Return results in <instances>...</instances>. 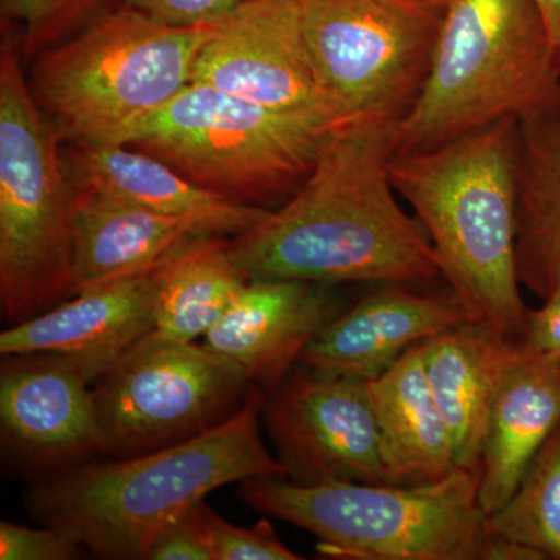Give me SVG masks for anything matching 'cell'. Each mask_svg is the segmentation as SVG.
<instances>
[{
	"label": "cell",
	"mask_w": 560,
	"mask_h": 560,
	"mask_svg": "<svg viewBox=\"0 0 560 560\" xmlns=\"http://www.w3.org/2000/svg\"><path fill=\"white\" fill-rule=\"evenodd\" d=\"M389 131L357 121L334 131L290 200L231 241L249 279L408 285L442 278L429 234L394 195Z\"/></svg>",
	"instance_id": "obj_1"
},
{
	"label": "cell",
	"mask_w": 560,
	"mask_h": 560,
	"mask_svg": "<svg viewBox=\"0 0 560 560\" xmlns=\"http://www.w3.org/2000/svg\"><path fill=\"white\" fill-rule=\"evenodd\" d=\"M267 393L253 385L237 415L215 429L142 455L79 463L40 475L27 490L28 512L102 559H147L165 525L213 490L287 471L265 447Z\"/></svg>",
	"instance_id": "obj_2"
},
{
	"label": "cell",
	"mask_w": 560,
	"mask_h": 560,
	"mask_svg": "<svg viewBox=\"0 0 560 560\" xmlns=\"http://www.w3.org/2000/svg\"><path fill=\"white\" fill-rule=\"evenodd\" d=\"M521 120L423 151L393 154L389 175L429 234L448 289L471 316L522 338L517 272Z\"/></svg>",
	"instance_id": "obj_3"
},
{
	"label": "cell",
	"mask_w": 560,
	"mask_h": 560,
	"mask_svg": "<svg viewBox=\"0 0 560 560\" xmlns=\"http://www.w3.org/2000/svg\"><path fill=\"white\" fill-rule=\"evenodd\" d=\"M560 105V61L534 0H445L429 72L390 127L393 154Z\"/></svg>",
	"instance_id": "obj_4"
},
{
	"label": "cell",
	"mask_w": 560,
	"mask_h": 560,
	"mask_svg": "<svg viewBox=\"0 0 560 560\" xmlns=\"http://www.w3.org/2000/svg\"><path fill=\"white\" fill-rule=\"evenodd\" d=\"M215 27H172L120 5L36 55L33 97L61 140L116 143L191 83Z\"/></svg>",
	"instance_id": "obj_5"
},
{
	"label": "cell",
	"mask_w": 560,
	"mask_h": 560,
	"mask_svg": "<svg viewBox=\"0 0 560 560\" xmlns=\"http://www.w3.org/2000/svg\"><path fill=\"white\" fill-rule=\"evenodd\" d=\"M480 481L481 466L412 486L256 478L241 482V497L253 510L318 537L319 551L330 558L481 560L488 515Z\"/></svg>",
	"instance_id": "obj_6"
},
{
	"label": "cell",
	"mask_w": 560,
	"mask_h": 560,
	"mask_svg": "<svg viewBox=\"0 0 560 560\" xmlns=\"http://www.w3.org/2000/svg\"><path fill=\"white\" fill-rule=\"evenodd\" d=\"M10 38L0 55V301L11 326L72 298L73 186Z\"/></svg>",
	"instance_id": "obj_7"
},
{
	"label": "cell",
	"mask_w": 560,
	"mask_h": 560,
	"mask_svg": "<svg viewBox=\"0 0 560 560\" xmlns=\"http://www.w3.org/2000/svg\"><path fill=\"white\" fill-rule=\"evenodd\" d=\"M345 121L280 110L191 81L116 143L145 151L231 200L259 202L300 187Z\"/></svg>",
	"instance_id": "obj_8"
},
{
	"label": "cell",
	"mask_w": 560,
	"mask_h": 560,
	"mask_svg": "<svg viewBox=\"0 0 560 560\" xmlns=\"http://www.w3.org/2000/svg\"><path fill=\"white\" fill-rule=\"evenodd\" d=\"M313 68L346 121L390 128L418 97L444 5L433 0H300Z\"/></svg>",
	"instance_id": "obj_9"
},
{
	"label": "cell",
	"mask_w": 560,
	"mask_h": 560,
	"mask_svg": "<svg viewBox=\"0 0 560 560\" xmlns=\"http://www.w3.org/2000/svg\"><path fill=\"white\" fill-rule=\"evenodd\" d=\"M92 385L101 455L127 458L215 429L242 410L254 383L208 346L154 329Z\"/></svg>",
	"instance_id": "obj_10"
},
{
	"label": "cell",
	"mask_w": 560,
	"mask_h": 560,
	"mask_svg": "<svg viewBox=\"0 0 560 560\" xmlns=\"http://www.w3.org/2000/svg\"><path fill=\"white\" fill-rule=\"evenodd\" d=\"M261 422L287 480L396 485L368 381L305 366L267 394Z\"/></svg>",
	"instance_id": "obj_11"
},
{
	"label": "cell",
	"mask_w": 560,
	"mask_h": 560,
	"mask_svg": "<svg viewBox=\"0 0 560 560\" xmlns=\"http://www.w3.org/2000/svg\"><path fill=\"white\" fill-rule=\"evenodd\" d=\"M191 81L268 108L348 124L313 68L300 0H249L217 25Z\"/></svg>",
	"instance_id": "obj_12"
},
{
	"label": "cell",
	"mask_w": 560,
	"mask_h": 560,
	"mask_svg": "<svg viewBox=\"0 0 560 560\" xmlns=\"http://www.w3.org/2000/svg\"><path fill=\"white\" fill-rule=\"evenodd\" d=\"M0 429L7 451L40 475L101 455L91 383L58 353L3 355Z\"/></svg>",
	"instance_id": "obj_13"
},
{
	"label": "cell",
	"mask_w": 560,
	"mask_h": 560,
	"mask_svg": "<svg viewBox=\"0 0 560 560\" xmlns=\"http://www.w3.org/2000/svg\"><path fill=\"white\" fill-rule=\"evenodd\" d=\"M176 256L81 291L49 312L11 326L0 335V353L51 352L68 357L92 385L156 329L158 298Z\"/></svg>",
	"instance_id": "obj_14"
},
{
	"label": "cell",
	"mask_w": 560,
	"mask_h": 560,
	"mask_svg": "<svg viewBox=\"0 0 560 560\" xmlns=\"http://www.w3.org/2000/svg\"><path fill=\"white\" fill-rule=\"evenodd\" d=\"M326 283L249 279L202 345L235 361L249 381L271 393L320 330L341 313Z\"/></svg>",
	"instance_id": "obj_15"
},
{
	"label": "cell",
	"mask_w": 560,
	"mask_h": 560,
	"mask_svg": "<svg viewBox=\"0 0 560 560\" xmlns=\"http://www.w3.org/2000/svg\"><path fill=\"white\" fill-rule=\"evenodd\" d=\"M477 320L451 289L418 293L388 283L331 319L300 363L326 374L371 381L419 342Z\"/></svg>",
	"instance_id": "obj_16"
},
{
	"label": "cell",
	"mask_w": 560,
	"mask_h": 560,
	"mask_svg": "<svg viewBox=\"0 0 560 560\" xmlns=\"http://www.w3.org/2000/svg\"><path fill=\"white\" fill-rule=\"evenodd\" d=\"M65 167L73 187L94 189L165 215L200 223L215 237H241L270 210L205 189L167 162L121 143L73 145Z\"/></svg>",
	"instance_id": "obj_17"
},
{
	"label": "cell",
	"mask_w": 560,
	"mask_h": 560,
	"mask_svg": "<svg viewBox=\"0 0 560 560\" xmlns=\"http://www.w3.org/2000/svg\"><path fill=\"white\" fill-rule=\"evenodd\" d=\"M210 235L197 221L73 187L72 296L147 270Z\"/></svg>",
	"instance_id": "obj_18"
},
{
	"label": "cell",
	"mask_w": 560,
	"mask_h": 560,
	"mask_svg": "<svg viewBox=\"0 0 560 560\" xmlns=\"http://www.w3.org/2000/svg\"><path fill=\"white\" fill-rule=\"evenodd\" d=\"M427 374L451 430L456 466H481L493 401L522 353L512 338L482 320H469L422 341Z\"/></svg>",
	"instance_id": "obj_19"
},
{
	"label": "cell",
	"mask_w": 560,
	"mask_h": 560,
	"mask_svg": "<svg viewBox=\"0 0 560 560\" xmlns=\"http://www.w3.org/2000/svg\"><path fill=\"white\" fill-rule=\"evenodd\" d=\"M559 425L560 364L523 341L493 401L486 433L480 504L488 517L514 495L534 456Z\"/></svg>",
	"instance_id": "obj_20"
},
{
	"label": "cell",
	"mask_w": 560,
	"mask_h": 560,
	"mask_svg": "<svg viewBox=\"0 0 560 560\" xmlns=\"http://www.w3.org/2000/svg\"><path fill=\"white\" fill-rule=\"evenodd\" d=\"M368 393L397 486L444 480L458 467L447 420L427 374L422 342L368 381Z\"/></svg>",
	"instance_id": "obj_21"
},
{
	"label": "cell",
	"mask_w": 560,
	"mask_h": 560,
	"mask_svg": "<svg viewBox=\"0 0 560 560\" xmlns=\"http://www.w3.org/2000/svg\"><path fill=\"white\" fill-rule=\"evenodd\" d=\"M556 109L521 121L517 272L522 285L541 301L560 290V119Z\"/></svg>",
	"instance_id": "obj_22"
},
{
	"label": "cell",
	"mask_w": 560,
	"mask_h": 560,
	"mask_svg": "<svg viewBox=\"0 0 560 560\" xmlns=\"http://www.w3.org/2000/svg\"><path fill=\"white\" fill-rule=\"evenodd\" d=\"M249 282L235 264L231 242L206 237L172 260L156 305V330L173 340L194 342L223 318Z\"/></svg>",
	"instance_id": "obj_23"
},
{
	"label": "cell",
	"mask_w": 560,
	"mask_h": 560,
	"mask_svg": "<svg viewBox=\"0 0 560 560\" xmlns=\"http://www.w3.org/2000/svg\"><path fill=\"white\" fill-rule=\"evenodd\" d=\"M488 530L560 560V425L534 456L514 495L488 517Z\"/></svg>",
	"instance_id": "obj_24"
},
{
	"label": "cell",
	"mask_w": 560,
	"mask_h": 560,
	"mask_svg": "<svg viewBox=\"0 0 560 560\" xmlns=\"http://www.w3.org/2000/svg\"><path fill=\"white\" fill-rule=\"evenodd\" d=\"M106 0H0L3 24L20 25L22 55L40 51L70 38L101 16Z\"/></svg>",
	"instance_id": "obj_25"
},
{
	"label": "cell",
	"mask_w": 560,
	"mask_h": 560,
	"mask_svg": "<svg viewBox=\"0 0 560 560\" xmlns=\"http://www.w3.org/2000/svg\"><path fill=\"white\" fill-rule=\"evenodd\" d=\"M202 528L213 560H298L301 556L287 548L271 522L261 521L253 528H242L221 518L205 501L198 503Z\"/></svg>",
	"instance_id": "obj_26"
},
{
	"label": "cell",
	"mask_w": 560,
	"mask_h": 560,
	"mask_svg": "<svg viewBox=\"0 0 560 560\" xmlns=\"http://www.w3.org/2000/svg\"><path fill=\"white\" fill-rule=\"evenodd\" d=\"M249 0H121V5L172 27H212Z\"/></svg>",
	"instance_id": "obj_27"
},
{
	"label": "cell",
	"mask_w": 560,
	"mask_h": 560,
	"mask_svg": "<svg viewBox=\"0 0 560 560\" xmlns=\"http://www.w3.org/2000/svg\"><path fill=\"white\" fill-rule=\"evenodd\" d=\"M79 541L61 530L40 529L14 523H0V559L2 560H72L81 552Z\"/></svg>",
	"instance_id": "obj_28"
},
{
	"label": "cell",
	"mask_w": 560,
	"mask_h": 560,
	"mask_svg": "<svg viewBox=\"0 0 560 560\" xmlns=\"http://www.w3.org/2000/svg\"><path fill=\"white\" fill-rule=\"evenodd\" d=\"M149 560H213L197 506L173 518L151 544Z\"/></svg>",
	"instance_id": "obj_29"
},
{
	"label": "cell",
	"mask_w": 560,
	"mask_h": 560,
	"mask_svg": "<svg viewBox=\"0 0 560 560\" xmlns=\"http://www.w3.org/2000/svg\"><path fill=\"white\" fill-rule=\"evenodd\" d=\"M522 340L560 364V290L539 308H526Z\"/></svg>",
	"instance_id": "obj_30"
},
{
	"label": "cell",
	"mask_w": 560,
	"mask_h": 560,
	"mask_svg": "<svg viewBox=\"0 0 560 560\" xmlns=\"http://www.w3.org/2000/svg\"><path fill=\"white\" fill-rule=\"evenodd\" d=\"M548 559L537 548L523 544L521 540L503 536V534L490 533L482 545L481 560H545Z\"/></svg>",
	"instance_id": "obj_31"
},
{
	"label": "cell",
	"mask_w": 560,
	"mask_h": 560,
	"mask_svg": "<svg viewBox=\"0 0 560 560\" xmlns=\"http://www.w3.org/2000/svg\"><path fill=\"white\" fill-rule=\"evenodd\" d=\"M534 3H536L541 18H544L552 49H555L560 61V0H534Z\"/></svg>",
	"instance_id": "obj_32"
},
{
	"label": "cell",
	"mask_w": 560,
	"mask_h": 560,
	"mask_svg": "<svg viewBox=\"0 0 560 560\" xmlns=\"http://www.w3.org/2000/svg\"><path fill=\"white\" fill-rule=\"evenodd\" d=\"M433 2L442 3V5H445V0H433Z\"/></svg>",
	"instance_id": "obj_33"
}]
</instances>
